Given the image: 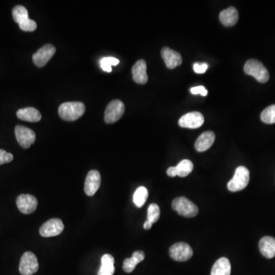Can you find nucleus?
I'll list each match as a JSON object with an SVG mask.
<instances>
[{
	"label": "nucleus",
	"instance_id": "f257e3e1",
	"mask_svg": "<svg viewBox=\"0 0 275 275\" xmlns=\"http://www.w3.org/2000/svg\"><path fill=\"white\" fill-rule=\"evenodd\" d=\"M85 110V105L81 102H67L59 106L58 113L62 119L72 122L81 117Z\"/></svg>",
	"mask_w": 275,
	"mask_h": 275
},
{
	"label": "nucleus",
	"instance_id": "f03ea898",
	"mask_svg": "<svg viewBox=\"0 0 275 275\" xmlns=\"http://www.w3.org/2000/svg\"><path fill=\"white\" fill-rule=\"evenodd\" d=\"M244 71L246 74L255 77L260 83L269 81V73L262 62L255 59L248 60L245 64Z\"/></svg>",
	"mask_w": 275,
	"mask_h": 275
},
{
	"label": "nucleus",
	"instance_id": "7ed1b4c3",
	"mask_svg": "<svg viewBox=\"0 0 275 275\" xmlns=\"http://www.w3.org/2000/svg\"><path fill=\"white\" fill-rule=\"evenodd\" d=\"M12 18L18 23L19 28L24 31H34L37 24L34 20L28 18V10L22 5H16L12 9Z\"/></svg>",
	"mask_w": 275,
	"mask_h": 275
},
{
	"label": "nucleus",
	"instance_id": "20e7f679",
	"mask_svg": "<svg viewBox=\"0 0 275 275\" xmlns=\"http://www.w3.org/2000/svg\"><path fill=\"white\" fill-rule=\"evenodd\" d=\"M250 180V173L244 166H240L236 168L234 177L230 180L227 184L229 191L231 192H237L243 191L247 187Z\"/></svg>",
	"mask_w": 275,
	"mask_h": 275
},
{
	"label": "nucleus",
	"instance_id": "39448f33",
	"mask_svg": "<svg viewBox=\"0 0 275 275\" xmlns=\"http://www.w3.org/2000/svg\"><path fill=\"white\" fill-rule=\"evenodd\" d=\"M172 208L179 215L187 218L196 217L198 214V207L186 197H181L174 199L172 202Z\"/></svg>",
	"mask_w": 275,
	"mask_h": 275
},
{
	"label": "nucleus",
	"instance_id": "423d86ee",
	"mask_svg": "<svg viewBox=\"0 0 275 275\" xmlns=\"http://www.w3.org/2000/svg\"><path fill=\"white\" fill-rule=\"evenodd\" d=\"M39 265L34 253L26 252L21 256L19 263V272L21 275H32L38 270Z\"/></svg>",
	"mask_w": 275,
	"mask_h": 275
},
{
	"label": "nucleus",
	"instance_id": "0eeeda50",
	"mask_svg": "<svg viewBox=\"0 0 275 275\" xmlns=\"http://www.w3.org/2000/svg\"><path fill=\"white\" fill-rule=\"evenodd\" d=\"M125 105L119 99H114L108 104L105 110L104 120L106 123L112 124L117 122L123 116Z\"/></svg>",
	"mask_w": 275,
	"mask_h": 275
},
{
	"label": "nucleus",
	"instance_id": "6e6552de",
	"mask_svg": "<svg viewBox=\"0 0 275 275\" xmlns=\"http://www.w3.org/2000/svg\"><path fill=\"white\" fill-rule=\"evenodd\" d=\"M170 256L176 262H186L193 256V250L189 245L185 243H178L170 248Z\"/></svg>",
	"mask_w": 275,
	"mask_h": 275
},
{
	"label": "nucleus",
	"instance_id": "1a4fd4ad",
	"mask_svg": "<svg viewBox=\"0 0 275 275\" xmlns=\"http://www.w3.org/2000/svg\"><path fill=\"white\" fill-rule=\"evenodd\" d=\"M55 52L56 48L54 45L51 44H45L33 54V62L37 67H44L49 60L52 58Z\"/></svg>",
	"mask_w": 275,
	"mask_h": 275
},
{
	"label": "nucleus",
	"instance_id": "9d476101",
	"mask_svg": "<svg viewBox=\"0 0 275 275\" xmlns=\"http://www.w3.org/2000/svg\"><path fill=\"white\" fill-rule=\"evenodd\" d=\"M64 229V226L62 220L57 218L51 219L42 224L39 233L43 237H53L60 235Z\"/></svg>",
	"mask_w": 275,
	"mask_h": 275
},
{
	"label": "nucleus",
	"instance_id": "9b49d317",
	"mask_svg": "<svg viewBox=\"0 0 275 275\" xmlns=\"http://www.w3.org/2000/svg\"><path fill=\"white\" fill-rule=\"evenodd\" d=\"M15 137L17 142L23 148H30L35 142V133L31 129L23 126H16L15 128Z\"/></svg>",
	"mask_w": 275,
	"mask_h": 275
},
{
	"label": "nucleus",
	"instance_id": "f8f14e48",
	"mask_svg": "<svg viewBox=\"0 0 275 275\" xmlns=\"http://www.w3.org/2000/svg\"><path fill=\"white\" fill-rule=\"evenodd\" d=\"M204 117L199 112H188L179 119V126L187 129H197L203 126Z\"/></svg>",
	"mask_w": 275,
	"mask_h": 275
},
{
	"label": "nucleus",
	"instance_id": "ddd939ff",
	"mask_svg": "<svg viewBox=\"0 0 275 275\" xmlns=\"http://www.w3.org/2000/svg\"><path fill=\"white\" fill-rule=\"evenodd\" d=\"M16 205L22 214H31L37 209V200L30 194H21L17 197Z\"/></svg>",
	"mask_w": 275,
	"mask_h": 275
},
{
	"label": "nucleus",
	"instance_id": "4468645a",
	"mask_svg": "<svg viewBox=\"0 0 275 275\" xmlns=\"http://www.w3.org/2000/svg\"><path fill=\"white\" fill-rule=\"evenodd\" d=\"M101 184V176L99 171L92 170L87 174L84 184L85 194L89 197L94 195Z\"/></svg>",
	"mask_w": 275,
	"mask_h": 275
},
{
	"label": "nucleus",
	"instance_id": "2eb2a0df",
	"mask_svg": "<svg viewBox=\"0 0 275 275\" xmlns=\"http://www.w3.org/2000/svg\"><path fill=\"white\" fill-rule=\"evenodd\" d=\"M161 57L169 69H174L182 64V57L181 54L170 47H165L161 49Z\"/></svg>",
	"mask_w": 275,
	"mask_h": 275
},
{
	"label": "nucleus",
	"instance_id": "dca6fc26",
	"mask_svg": "<svg viewBox=\"0 0 275 275\" xmlns=\"http://www.w3.org/2000/svg\"><path fill=\"white\" fill-rule=\"evenodd\" d=\"M132 76L135 83L139 84H145L148 82L147 74V64L145 60H139L132 67Z\"/></svg>",
	"mask_w": 275,
	"mask_h": 275
},
{
	"label": "nucleus",
	"instance_id": "f3484780",
	"mask_svg": "<svg viewBox=\"0 0 275 275\" xmlns=\"http://www.w3.org/2000/svg\"><path fill=\"white\" fill-rule=\"evenodd\" d=\"M215 137V134L212 131H207L201 134L196 141V150L199 152H205L214 143Z\"/></svg>",
	"mask_w": 275,
	"mask_h": 275
},
{
	"label": "nucleus",
	"instance_id": "a211bd4d",
	"mask_svg": "<svg viewBox=\"0 0 275 275\" xmlns=\"http://www.w3.org/2000/svg\"><path fill=\"white\" fill-rule=\"evenodd\" d=\"M261 253L267 259H273L275 256V238L265 236L259 242Z\"/></svg>",
	"mask_w": 275,
	"mask_h": 275
},
{
	"label": "nucleus",
	"instance_id": "6ab92c4d",
	"mask_svg": "<svg viewBox=\"0 0 275 275\" xmlns=\"http://www.w3.org/2000/svg\"><path fill=\"white\" fill-rule=\"evenodd\" d=\"M220 20L225 26H233L239 20L238 11L234 7H230L224 9L220 12Z\"/></svg>",
	"mask_w": 275,
	"mask_h": 275
},
{
	"label": "nucleus",
	"instance_id": "aec40b11",
	"mask_svg": "<svg viewBox=\"0 0 275 275\" xmlns=\"http://www.w3.org/2000/svg\"><path fill=\"white\" fill-rule=\"evenodd\" d=\"M16 116L21 120L30 122H39L41 119L39 111L33 107L18 109L16 112Z\"/></svg>",
	"mask_w": 275,
	"mask_h": 275
},
{
	"label": "nucleus",
	"instance_id": "412c9836",
	"mask_svg": "<svg viewBox=\"0 0 275 275\" xmlns=\"http://www.w3.org/2000/svg\"><path fill=\"white\" fill-rule=\"evenodd\" d=\"M231 275V264L227 258H220L212 268L211 275Z\"/></svg>",
	"mask_w": 275,
	"mask_h": 275
},
{
	"label": "nucleus",
	"instance_id": "4be33fe9",
	"mask_svg": "<svg viewBox=\"0 0 275 275\" xmlns=\"http://www.w3.org/2000/svg\"><path fill=\"white\" fill-rule=\"evenodd\" d=\"M145 259V253L142 251H136L132 254L130 259H126L123 262V270L131 273L135 270L137 265Z\"/></svg>",
	"mask_w": 275,
	"mask_h": 275
},
{
	"label": "nucleus",
	"instance_id": "5701e85b",
	"mask_svg": "<svg viewBox=\"0 0 275 275\" xmlns=\"http://www.w3.org/2000/svg\"><path fill=\"white\" fill-rule=\"evenodd\" d=\"M114 258L111 255H104L101 259V266L98 272V275H114Z\"/></svg>",
	"mask_w": 275,
	"mask_h": 275
},
{
	"label": "nucleus",
	"instance_id": "b1692460",
	"mask_svg": "<svg viewBox=\"0 0 275 275\" xmlns=\"http://www.w3.org/2000/svg\"><path fill=\"white\" fill-rule=\"evenodd\" d=\"M148 197V191L146 187H139L137 188L136 191L134 193L133 202L137 207L141 208L143 207L144 204L146 202Z\"/></svg>",
	"mask_w": 275,
	"mask_h": 275
},
{
	"label": "nucleus",
	"instance_id": "393cba45",
	"mask_svg": "<svg viewBox=\"0 0 275 275\" xmlns=\"http://www.w3.org/2000/svg\"><path fill=\"white\" fill-rule=\"evenodd\" d=\"M175 168H176L177 176L185 178L192 172L193 169H194V165H193L192 161L190 160L184 159L182 160L177 166H175Z\"/></svg>",
	"mask_w": 275,
	"mask_h": 275
},
{
	"label": "nucleus",
	"instance_id": "a878e982",
	"mask_svg": "<svg viewBox=\"0 0 275 275\" xmlns=\"http://www.w3.org/2000/svg\"><path fill=\"white\" fill-rule=\"evenodd\" d=\"M261 119L266 124L275 123V105H272L265 109L261 114Z\"/></svg>",
	"mask_w": 275,
	"mask_h": 275
},
{
	"label": "nucleus",
	"instance_id": "bb28decb",
	"mask_svg": "<svg viewBox=\"0 0 275 275\" xmlns=\"http://www.w3.org/2000/svg\"><path fill=\"white\" fill-rule=\"evenodd\" d=\"M160 208L156 204H150L148 208V217L147 220L153 223H156L160 218Z\"/></svg>",
	"mask_w": 275,
	"mask_h": 275
},
{
	"label": "nucleus",
	"instance_id": "cd10ccee",
	"mask_svg": "<svg viewBox=\"0 0 275 275\" xmlns=\"http://www.w3.org/2000/svg\"><path fill=\"white\" fill-rule=\"evenodd\" d=\"M119 64V60L116 57H103L100 60V66L104 71L112 72V66H116Z\"/></svg>",
	"mask_w": 275,
	"mask_h": 275
},
{
	"label": "nucleus",
	"instance_id": "c85d7f7f",
	"mask_svg": "<svg viewBox=\"0 0 275 275\" xmlns=\"http://www.w3.org/2000/svg\"><path fill=\"white\" fill-rule=\"evenodd\" d=\"M12 160H13V155L5 152V150L0 149V165L9 163Z\"/></svg>",
	"mask_w": 275,
	"mask_h": 275
},
{
	"label": "nucleus",
	"instance_id": "c756f323",
	"mask_svg": "<svg viewBox=\"0 0 275 275\" xmlns=\"http://www.w3.org/2000/svg\"><path fill=\"white\" fill-rule=\"evenodd\" d=\"M191 93L194 95L201 94L202 96H207L208 91H207V89L204 86H198L191 88Z\"/></svg>",
	"mask_w": 275,
	"mask_h": 275
},
{
	"label": "nucleus",
	"instance_id": "7c9ffc66",
	"mask_svg": "<svg viewBox=\"0 0 275 275\" xmlns=\"http://www.w3.org/2000/svg\"><path fill=\"white\" fill-rule=\"evenodd\" d=\"M208 68V64L204 63V64H199V63H196L194 65V71L197 73H205L206 70Z\"/></svg>",
	"mask_w": 275,
	"mask_h": 275
},
{
	"label": "nucleus",
	"instance_id": "2f4dec72",
	"mask_svg": "<svg viewBox=\"0 0 275 275\" xmlns=\"http://www.w3.org/2000/svg\"><path fill=\"white\" fill-rule=\"evenodd\" d=\"M167 174H168V176L171 177V178L176 177L177 171L175 167H171V168H168V171H167Z\"/></svg>",
	"mask_w": 275,
	"mask_h": 275
},
{
	"label": "nucleus",
	"instance_id": "473e14b6",
	"mask_svg": "<svg viewBox=\"0 0 275 275\" xmlns=\"http://www.w3.org/2000/svg\"><path fill=\"white\" fill-rule=\"evenodd\" d=\"M152 225L153 224H152L151 222L148 221V220H146V221L145 222V223H144V229L146 230H150V229L152 228Z\"/></svg>",
	"mask_w": 275,
	"mask_h": 275
}]
</instances>
